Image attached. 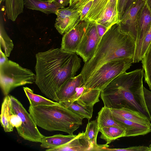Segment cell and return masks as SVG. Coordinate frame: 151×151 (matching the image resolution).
I'll use <instances>...</instances> for the list:
<instances>
[{
    "label": "cell",
    "mask_w": 151,
    "mask_h": 151,
    "mask_svg": "<svg viewBox=\"0 0 151 151\" xmlns=\"http://www.w3.org/2000/svg\"><path fill=\"white\" fill-rule=\"evenodd\" d=\"M135 42L122 32L118 23L110 27L101 37L92 58L85 63L80 73L84 83L101 66L116 59L132 58Z\"/></svg>",
    "instance_id": "obj_3"
},
{
    "label": "cell",
    "mask_w": 151,
    "mask_h": 151,
    "mask_svg": "<svg viewBox=\"0 0 151 151\" xmlns=\"http://www.w3.org/2000/svg\"><path fill=\"white\" fill-rule=\"evenodd\" d=\"M9 60L7 57L0 48V65H1Z\"/></svg>",
    "instance_id": "obj_38"
},
{
    "label": "cell",
    "mask_w": 151,
    "mask_h": 151,
    "mask_svg": "<svg viewBox=\"0 0 151 151\" xmlns=\"http://www.w3.org/2000/svg\"><path fill=\"white\" fill-rule=\"evenodd\" d=\"M14 46L12 41L6 33L2 25L1 24L0 48H2L7 57L9 56Z\"/></svg>",
    "instance_id": "obj_29"
},
{
    "label": "cell",
    "mask_w": 151,
    "mask_h": 151,
    "mask_svg": "<svg viewBox=\"0 0 151 151\" xmlns=\"http://www.w3.org/2000/svg\"><path fill=\"white\" fill-rule=\"evenodd\" d=\"M92 4L84 21L95 22L104 11L109 0H92Z\"/></svg>",
    "instance_id": "obj_26"
},
{
    "label": "cell",
    "mask_w": 151,
    "mask_h": 151,
    "mask_svg": "<svg viewBox=\"0 0 151 151\" xmlns=\"http://www.w3.org/2000/svg\"><path fill=\"white\" fill-rule=\"evenodd\" d=\"M12 108L10 95L5 96L1 104L0 114L1 124L5 132H10L13 131V127L10 122Z\"/></svg>",
    "instance_id": "obj_22"
},
{
    "label": "cell",
    "mask_w": 151,
    "mask_h": 151,
    "mask_svg": "<svg viewBox=\"0 0 151 151\" xmlns=\"http://www.w3.org/2000/svg\"><path fill=\"white\" fill-rule=\"evenodd\" d=\"M49 0V1H53L54 0Z\"/></svg>",
    "instance_id": "obj_43"
},
{
    "label": "cell",
    "mask_w": 151,
    "mask_h": 151,
    "mask_svg": "<svg viewBox=\"0 0 151 151\" xmlns=\"http://www.w3.org/2000/svg\"><path fill=\"white\" fill-rule=\"evenodd\" d=\"M91 0H71L69 7L78 10Z\"/></svg>",
    "instance_id": "obj_34"
},
{
    "label": "cell",
    "mask_w": 151,
    "mask_h": 151,
    "mask_svg": "<svg viewBox=\"0 0 151 151\" xmlns=\"http://www.w3.org/2000/svg\"><path fill=\"white\" fill-rule=\"evenodd\" d=\"M55 14L57 17L55 27L62 35H63L81 21L79 11L69 7L58 9Z\"/></svg>",
    "instance_id": "obj_10"
},
{
    "label": "cell",
    "mask_w": 151,
    "mask_h": 151,
    "mask_svg": "<svg viewBox=\"0 0 151 151\" xmlns=\"http://www.w3.org/2000/svg\"><path fill=\"white\" fill-rule=\"evenodd\" d=\"M104 151H149L148 147L144 145L132 146L124 148H106Z\"/></svg>",
    "instance_id": "obj_31"
},
{
    "label": "cell",
    "mask_w": 151,
    "mask_h": 151,
    "mask_svg": "<svg viewBox=\"0 0 151 151\" xmlns=\"http://www.w3.org/2000/svg\"><path fill=\"white\" fill-rule=\"evenodd\" d=\"M143 91L146 105L150 113L151 114V91L144 86Z\"/></svg>",
    "instance_id": "obj_35"
},
{
    "label": "cell",
    "mask_w": 151,
    "mask_h": 151,
    "mask_svg": "<svg viewBox=\"0 0 151 151\" xmlns=\"http://www.w3.org/2000/svg\"><path fill=\"white\" fill-rule=\"evenodd\" d=\"M146 4L151 11V0H146Z\"/></svg>",
    "instance_id": "obj_41"
},
{
    "label": "cell",
    "mask_w": 151,
    "mask_h": 151,
    "mask_svg": "<svg viewBox=\"0 0 151 151\" xmlns=\"http://www.w3.org/2000/svg\"><path fill=\"white\" fill-rule=\"evenodd\" d=\"M35 83L48 98L56 101V93L69 79L74 77L81 65L76 52L52 48L36 54Z\"/></svg>",
    "instance_id": "obj_1"
},
{
    "label": "cell",
    "mask_w": 151,
    "mask_h": 151,
    "mask_svg": "<svg viewBox=\"0 0 151 151\" xmlns=\"http://www.w3.org/2000/svg\"><path fill=\"white\" fill-rule=\"evenodd\" d=\"M149 151H151V143L150 145L148 146Z\"/></svg>",
    "instance_id": "obj_42"
},
{
    "label": "cell",
    "mask_w": 151,
    "mask_h": 151,
    "mask_svg": "<svg viewBox=\"0 0 151 151\" xmlns=\"http://www.w3.org/2000/svg\"><path fill=\"white\" fill-rule=\"evenodd\" d=\"M24 6L27 8L40 11L47 14H55L62 7L55 1L24 0Z\"/></svg>",
    "instance_id": "obj_17"
},
{
    "label": "cell",
    "mask_w": 151,
    "mask_h": 151,
    "mask_svg": "<svg viewBox=\"0 0 151 151\" xmlns=\"http://www.w3.org/2000/svg\"><path fill=\"white\" fill-rule=\"evenodd\" d=\"M137 0H128L126 5L125 12Z\"/></svg>",
    "instance_id": "obj_40"
},
{
    "label": "cell",
    "mask_w": 151,
    "mask_h": 151,
    "mask_svg": "<svg viewBox=\"0 0 151 151\" xmlns=\"http://www.w3.org/2000/svg\"><path fill=\"white\" fill-rule=\"evenodd\" d=\"M118 0H109L101 16L95 22L102 24L109 29L120 22L118 11Z\"/></svg>",
    "instance_id": "obj_15"
},
{
    "label": "cell",
    "mask_w": 151,
    "mask_h": 151,
    "mask_svg": "<svg viewBox=\"0 0 151 151\" xmlns=\"http://www.w3.org/2000/svg\"><path fill=\"white\" fill-rule=\"evenodd\" d=\"M28 111L37 126L49 131H59L73 135L82 124V118L58 103L30 106Z\"/></svg>",
    "instance_id": "obj_4"
},
{
    "label": "cell",
    "mask_w": 151,
    "mask_h": 151,
    "mask_svg": "<svg viewBox=\"0 0 151 151\" xmlns=\"http://www.w3.org/2000/svg\"><path fill=\"white\" fill-rule=\"evenodd\" d=\"M71 0H70V2H71Z\"/></svg>",
    "instance_id": "obj_44"
},
{
    "label": "cell",
    "mask_w": 151,
    "mask_h": 151,
    "mask_svg": "<svg viewBox=\"0 0 151 151\" xmlns=\"http://www.w3.org/2000/svg\"><path fill=\"white\" fill-rule=\"evenodd\" d=\"M127 0H118V9L120 20L125 12Z\"/></svg>",
    "instance_id": "obj_36"
},
{
    "label": "cell",
    "mask_w": 151,
    "mask_h": 151,
    "mask_svg": "<svg viewBox=\"0 0 151 151\" xmlns=\"http://www.w3.org/2000/svg\"><path fill=\"white\" fill-rule=\"evenodd\" d=\"M114 119L125 128V137L144 136L151 132V127L127 119L112 113Z\"/></svg>",
    "instance_id": "obj_16"
},
{
    "label": "cell",
    "mask_w": 151,
    "mask_h": 151,
    "mask_svg": "<svg viewBox=\"0 0 151 151\" xmlns=\"http://www.w3.org/2000/svg\"><path fill=\"white\" fill-rule=\"evenodd\" d=\"M23 89L31 106L55 105L58 103L57 102L53 101L41 96L35 94L33 91L28 87H23Z\"/></svg>",
    "instance_id": "obj_27"
},
{
    "label": "cell",
    "mask_w": 151,
    "mask_h": 151,
    "mask_svg": "<svg viewBox=\"0 0 151 151\" xmlns=\"http://www.w3.org/2000/svg\"><path fill=\"white\" fill-rule=\"evenodd\" d=\"M59 4L62 7L69 4L70 0H54Z\"/></svg>",
    "instance_id": "obj_39"
},
{
    "label": "cell",
    "mask_w": 151,
    "mask_h": 151,
    "mask_svg": "<svg viewBox=\"0 0 151 151\" xmlns=\"http://www.w3.org/2000/svg\"><path fill=\"white\" fill-rule=\"evenodd\" d=\"M36 74L10 60L0 65V84L4 95H8L13 89L35 82Z\"/></svg>",
    "instance_id": "obj_6"
},
{
    "label": "cell",
    "mask_w": 151,
    "mask_h": 151,
    "mask_svg": "<svg viewBox=\"0 0 151 151\" xmlns=\"http://www.w3.org/2000/svg\"><path fill=\"white\" fill-rule=\"evenodd\" d=\"M108 29V28L104 26L96 23V30L98 35L100 39H101Z\"/></svg>",
    "instance_id": "obj_37"
},
{
    "label": "cell",
    "mask_w": 151,
    "mask_h": 151,
    "mask_svg": "<svg viewBox=\"0 0 151 151\" xmlns=\"http://www.w3.org/2000/svg\"><path fill=\"white\" fill-rule=\"evenodd\" d=\"M58 103L83 119L86 118L89 121L92 117L93 107L83 106L75 101L73 102L63 101Z\"/></svg>",
    "instance_id": "obj_23"
},
{
    "label": "cell",
    "mask_w": 151,
    "mask_h": 151,
    "mask_svg": "<svg viewBox=\"0 0 151 151\" xmlns=\"http://www.w3.org/2000/svg\"><path fill=\"white\" fill-rule=\"evenodd\" d=\"M99 132V129L97 119L88 123L84 134L86 139L93 146L94 151H103L105 148L109 147L106 143L104 145L97 144V138Z\"/></svg>",
    "instance_id": "obj_20"
},
{
    "label": "cell",
    "mask_w": 151,
    "mask_h": 151,
    "mask_svg": "<svg viewBox=\"0 0 151 151\" xmlns=\"http://www.w3.org/2000/svg\"><path fill=\"white\" fill-rule=\"evenodd\" d=\"M94 151L92 145L84 136V132H79L74 139L66 143L47 151Z\"/></svg>",
    "instance_id": "obj_14"
},
{
    "label": "cell",
    "mask_w": 151,
    "mask_h": 151,
    "mask_svg": "<svg viewBox=\"0 0 151 151\" xmlns=\"http://www.w3.org/2000/svg\"><path fill=\"white\" fill-rule=\"evenodd\" d=\"M10 122L12 127H15L16 129L18 128L22 124L20 118L13 111L12 108L10 116Z\"/></svg>",
    "instance_id": "obj_32"
},
{
    "label": "cell",
    "mask_w": 151,
    "mask_h": 151,
    "mask_svg": "<svg viewBox=\"0 0 151 151\" xmlns=\"http://www.w3.org/2000/svg\"><path fill=\"white\" fill-rule=\"evenodd\" d=\"M99 132L101 133L100 138L105 140L107 144L126 135L125 129L115 126L102 127L99 129Z\"/></svg>",
    "instance_id": "obj_25"
},
{
    "label": "cell",
    "mask_w": 151,
    "mask_h": 151,
    "mask_svg": "<svg viewBox=\"0 0 151 151\" xmlns=\"http://www.w3.org/2000/svg\"><path fill=\"white\" fill-rule=\"evenodd\" d=\"M96 119L99 130L102 127L111 126L119 127L125 129L123 126L114 119L111 108L106 106L102 107L98 113Z\"/></svg>",
    "instance_id": "obj_21"
},
{
    "label": "cell",
    "mask_w": 151,
    "mask_h": 151,
    "mask_svg": "<svg viewBox=\"0 0 151 151\" xmlns=\"http://www.w3.org/2000/svg\"><path fill=\"white\" fill-rule=\"evenodd\" d=\"M141 63L144 71L145 81L151 89V42L142 59Z\"/></svg>",
    "instance_id": "obj_28"
},
{
    "label": "cell",
    "mask_w": 151,
    "mask_h": 151,
    "mask_svg": "<svg viewBox=\"0 0 151 151\" xmlns=\"http://www.w3.org/2000/svg\"><path fill=\"white\" fill-rule=\"evenodd\" d=\"M150 90H151V89H150Z\"/></svg>",
    "instance_id": "obj_45"
},
{
    "label": "cell",
    "mask_w": 151,
    "mask_h": 151,
    "mask_svg": "<svg viewBox=\"0 0 151 151\" xmlns=\"http://www.w3.org/2000/svg\"><path fill=\"white\" fill-rule=\"evenodd\" d=\"M133 63V58L118 59L106 63L97 69L84 83L87 89L103 91L114 79L126 72Z\"/></svg>",
    "instance_id": "obj_5"
},
{
    "label": "cell",
    "mask_w": 151,
    "mask_h": 151,
    "mask_svg": "<svg viewBox=\"0 0 151 151\" xmlns=\"http://www.w3.org/2000/svg\"><path fill=\"white\" fill-rule=\"evenodd\" d=\"M101 91L98 89H87L84 85L80 87L69 101H76L84 106L93 107L99 101Z\"/></svg>",
    "instance_id": "obj_12"
},
{
    "label": "cell",
    "mask_w": 151,
    "mask_h": 151,
    "mask_svg": "<svg viewBox=\"0 0 151 151\" xmlns=\"http://www.w3.org/2000/svg\"><path fill=\"white\" fill-rule=\"evenodd\" d=\"M92 2V0H90L86 4L81 7L78 10L80 14L81 19V21L85 20L86 16L91 6Z\"/></svg>",
    "instance_id": "obj_33"
},
{
    "label": "cell",
    "mask_w": 151,
    "mask_h": 151,
    "mask_svg": "<svg viewBox=\"0 0 151 151\" xmlns=\"http://www.w3.org/2000/svg\"><path fill=\"white\" fill-rule=\"evenodd\" d=\"M89 22L81 21L63 35L61 48L64 51L76 52L86 31Z\"/></svg>",
    "instance_id": "obj_11"
},
{
    "label": "cell",
    "mask_w": 151,
    "mask_h": 151,
    "mask_svg": "<svg viewBox=\"0 0 151 151\" xmlns=\"http://www.w3.org/2000/svg\"><path fill=\"white\" fill-rule=\"evenodd\" d=\"M83 84V77L81 73L70 78L56 93L55 101L59 103L69 101L78 88Z\"/></svg>",
    "instance_id": "obj_13"
},
{
    "label": "cell",
    "mask_w": 151,
    "mask_h": 151,
    "mask_svg": "<svg viewBox=\"0 0 151 151\" xmlns=\"http://www.w3.org/2000/svg\"><path fill=\"white\" fill-rule=\"evenodd\" d=\"M6 15L9 19L15 21L23 11L24 0H4Z\"/></svg>",
    "instance_id": "obj_24"
},
{
    "label": "cell",
    "mask_w": 151,
    "mask_h": 151,
    "mask_svg": "<svg viewBox=\"0 0 151 151\" xmlns=\"http://www.w3.org/2000/svg\"><path fill=\"white\" fill-rule=\"evenodd\" d=\"M111 109L112 113L127 119L151 127V121L138 111L125 108Z\"/></svg>",
    "instance_id": "obj_18"
},
{
    "label": "cell",
    "mask_w": 151,
    "mask_h": 151,
    "mask_svg": "<svg viewBox=\"0 0 151 151\" xmlns=\"http://www.w3.org/2000/svg\"><path fill=\"white\" fill-rule=\"evenodd\" d=\"M151 42V24L150 25L143 41L142 46L140 59L141 61Z\"/></svg>",
    "instance_id": "obj_30"
},
{
    "label": "cell",
    "mask_w": 151,
    "mask_h": 151,
    "mask_svg": "<svg viewBox=\"0 0 151 151\" xmlns=\"http://www.w3.org/2000/svg\"><path fill=\"white\" fill-rule=\"evenodd\" d=\"M97 30L96 23L89 22L83 37L76 52L85 63L93 56L101 40Z\"/></svg>",
    "instance_id": "obj_8"
},
{
    "label": "cell",
    "mask_w": 151,
    "mask_h": 151,
    "mask_svg": "<svg viewBox=\"0 0 151 151\" xmlns=\"http://www.w3.org/2000/svg\"><path fill=\"white\" fill-rule=\"evenodd\" d=\"M77 135L59 134L51 136H45L42 140L40 146L46 149V151H47L66 143L75 138Z\"/></svg>",
    "instance_id": "obj_19"
},
{
    "label": "cell",
    "mask_w": 151,
    "mask_h": 151,
    "mask_svg": "<svg viewBox=\"0 0 151 151\" xmlns=\"http://www.w3.org/2000/svg\"><path fill=\"white\" fill-rule=\"evenodd\" d=\"M12 109L20 118L22 124L17 129L19 135L25 140L41 142L45 137L39 131L37 125L29 113L14 96H10Z\"/></svg>",
    "instance_id": "obj_7"
},
{
    "label": "cell",
    "mask_w": 151,
    "mask_h": 151,
    "mask_svg": "<svg viewBox=\"0 0 151 151\" xmlns=\"http://www.w3.org/2000/svg\"><path fill=\"white\" fill-rule=\"evenodd\" d=\"M143 69L124 72L112 80L101 92L104 106L111 109L125 108L140 112L151 121V114L144 97Z\"/></svg>",
    "instance_id": "obj_2"
},
{
    "label": "cell",
    "mask_w": 151,
    "mask_h": 151,
    "mask_svg": "<svg viewBox=\"0 0 151 151\" xmlns=\"http://www.w3.org/2000/svg\"><path fill=\"white\" fill-rule=\"evenodd\" d=\"M146 0H137L124 12L118 23L120 30L129 35L135 42L138 16Z\"/></svg>",
    "instance_id": "obj_9"
}]
</instances>
